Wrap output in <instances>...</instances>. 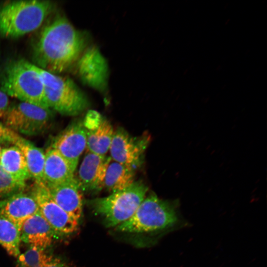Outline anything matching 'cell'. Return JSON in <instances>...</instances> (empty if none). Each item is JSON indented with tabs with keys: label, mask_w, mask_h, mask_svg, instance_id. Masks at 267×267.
Masks as SVG:
<instances>
[{
	"label": "cell",
	"mask_w": 267,
	"mask_h": 267,
	"mask_svg": "<svg viewBox=\"0 0 267 267\" xmlns=\"http://www.w3.org/2000/svg\"><path fill=\"white\" fill-rule=\"evenodd\" d=\"M89 42L88 34L57 16L44 27L35 44L36 65L54 74L65 72L73 67Z\"/></svg>",
	"instance_id": "1"
},
{
	"label": "cell",
	"mask_w": 267,
	"mask_h": 267,
	"mask_svg": "<svg viewBox=\"0 0 267 267\" xmlns=\"http://www.w3.org/2000/svg\"><path fill=\"white\" fill-rule=\"evenodd\" d=\"M178 199L165 200L151 193L143 199L134 215L115 227L133 233L170 232L188 225L181 216Z\"/></svg>",
	"instance_id": "2"
},
{
	"label": "cell",
	"mask_w": 267,
	"mask_h": 267,
	"mask_svg": "<svg viewBox=\"0 0 267 267\" xmlns=\"http://www.w3.org/2000/svg\"><path fill=\"white\" fill-rule=\"evenodd\" d=\"M54 8L49 0L10 1L0 8V35L18 38L38 29Z\"/></svg>",
	"instance_id": "3"
},
{
	"label": "cell",
	"mask_w": 267,
	"mask_h": 267,
	"mask_svg": "<svg viewBox=\"0 0 267 267\" xmlns=\"http://www.w3.org/2000/svg\"><path fill=\"white\" fill-rule=\"evenodd\" d=\"M34 68L43 81L48 108L62 115L74 116L89 106L88 96L72 80L47 71L35 64Z\"/></svg>",
	"instance_id": "4"
},
{
	"label": "cell",
	"mask_w": 267,
	"mask_h": 267,
	"mask_svg": "<svg viewBox=\"0 0 267 267\" xmlns=\"http://www.w3.org/2000/svg\"><path fill=\"white\" fill-rule=\"evenodd\" d=\"M148 187L140 180L126 189L104 197L87 201L93 212L101 216L106 226L116 227L129 220L143 200Z\"/></svg>",
	"instance_id": "5"
},
{
	"label": "cell",
	"mask_w": 267,
	"mask_h": 267,
	"mask_svg": "<svg viewBox=\"0 0 267 267\" xmlns=\"http://www.w3.org/2000/svg\"><path fill=\"white\" fill-rule=\"evenodd\" d=\"M1 90L8 96L22 102L49 108L43 81L35 70L34 64L25 60H17L8 65Z\"/></svg>",
	"instance_id": "6"
},
{
	"label": "cell",
	"mask_w": 267,
	"mask_h": 267,
	"mask_svg": "<svg viewBox=\"0 0 267 267\" xmlns=\"http://www.w3.org/2000/svg\"><path fill=\"white\" fill-rule=\"evenodd\" d=\"M51 118L49 108L21 101L10 105L3 118L5 126L17 133L35 135L47 130Z\"/></svg>",
	"instance_id": "7"
},
{
	"label": "cell",
	"mask_w": 267,
	"mask_h": 267,
	"mask_svg": "<svg viewBox=\"0 0 267 267\" xmlns=\"http://www.w3.org/2000/svg\"><path fill=\"white\" fill-rule=\"evenodd\" d=\"M31 194L36 201L40 213L58 237L69 235L78 230L79 221L53 201L43 181L35 182Z\"/></svg>",
	"instance_id": "8"
},
{
	"label": "cell",
	"mask_w": 267,
	"mask_h": 267,
	"mask_svg": "<svg viewBox=\"0 0 267 267\" xmlns=\"http://www.w3.org/2000/svg\"><path fill=\"white\" fill-rule=\"evenodd\" d=\"M73 68L83 84L101 93L107 91L108 65L96 45L90 44L81 54Z\"/></svg>",
	"instance_id": "9"
},
{
	"label": "cell",
	"mask_w": 267,
	"mask_h": 267,
	"mask_svg": "<svg viewBox=\"0 0 267 267\" xmlns=\"http://www.w3.org/2000/svg\"><path fill=\"white\" fill-rule=\"evenodd\" d=\"M150 139L148 134L134 137L123 128H119L114 132L110 157L112 160L135 170L142 162Z\"/></svg>",
	"instance_id": "10"
},
{
	"label": "cell",
	"mask_w": 267,
	"mask_h": 267,
	"mask_svg": "<svg viewBox=\"0 0 267 267\" xmlns=\"http://www.w3.org/2000/svg\"><path fill=\"white\" fill-rule=\"evenodd\" d=\"M87 134L83 120H77L57 135L50 146L60 154L74 173L79 158L86 148Z\"/></svg>",
	"instance_id": "11"
},
{
	"label": "cell",
	"mask_w": 267,
	"mask_h": 267,
	"mask_svg": "<svg viewBox=\"0 0 267 267\" xmlns=\"http://www.w3.org/2000/svg\"><path fill=\"white\" fill-rule=\"evenodd\" d=\"M111 159L106 155L86 153L75 178L82 191L97 192L103 188L106 169Z\"/></svg>",
	"instance_id": "12"
},
{
	"label": "cell",
	"mask_w": 267,
	"mask_h": 267,
	"mask_svg": "<svg viewBox=\"0 0 267 267\" xmlns=\"http://www.w3.org/2000/svg\"><path fill=\"white\" fill-rule=\"evenodd\" d=\"M20 235L21 242L44 250L58 237L39 211L23 222Z\"/></svg>",
	"instance_id": "13"
},
{
	"label": "cell",
	"mask_w": 267,
	"mask_h": 267,
	"mask_svg": "<svg viewBox=\"0 0 267 267\" xmlns=\"http://www.w3.org/2000/svg\"><path fill=\"white\" fill-rule=\"evenodd\" d=\"M46 187L53 201L69 215L79 221L83 214V199L82 191L76 178L61 184Z\"/></svg>",
	"instance_id": "14"
},
{
	"label": "cell",
	"mask_w": 267,
	"mask_h": 267,
	"mask_svg": "<svg viewBox=\"0 0 267 267\" xmlns=\"http://www.w3.org/2000/svg\"><path fill=\"white\" fill-rule=\"evenodd\" d=\"M39 211L31 194L20 192L0 201V215L11 221L19 230L23 222Z\"/></svg>",
	"instance_id": "15"
},
{
	"label": "cell",
	"mask_w": 267,
	"mask_h": 267,
	"mask_svg": "<svg viewBox=\"0 0 267 267\" xmlns=\"http://www.w3.org/2000/svg\"><path fill=\"white\" fill-rule=\"evenodd\" d=\"M74 172L60 154L50 147L45 153L43 182L46 186L61 184L75 178Z\"/></svg>",
	"instance_id": "16"
},
{
	"label": "cell",
	"mask_w": 267,
	"mask_h": 267,
	"mask_svg": "<svg viewBox=\"0 0 267 267\" xmlns=\"http://www.w3.org/2000/svg\"><path fill=\"white\" fill-rule=\"evenodd\" d=\"M134 170L111 159L106 169L103 188L112 193L126 189L134 182Z\"/></svg>",
	"instance_id": "17"
},
{
	"label": "cell",
	"mask_w": 267,
	"mask_h": 267,
	"mask_svg": "<svg viewBox=\"0 0 267 267\" xmlns=\"http://www.w3.org/2000/svg\"><path fill=\"white\" fill-rule=\"evenodd\" d=\"M114 132L110 123L102 117L96 127L87 130L86 148L88 152L105 156L109 150Z\"/></svg>",
	"instance_id": "18"
},
{
	"label": "cell",
	"mask_w": 267,
	"mask_h": 267,
	"mask_svg": "<svg viewBox=\"0 0 267 267\" xmlns=\"http://www.w3.org/2000/svg\"><path fill=\"white\" fill-rule=\"evenodd\" d=\"M0 166L6 173L19 180L26 182L30 178L24 156L17 146L2 148Z\"/></svg>",
	"instance_id": "19"
},
{
	"label": "cell",
	"mask_w": 267,
	"mask_h": 267,
	"mask_svg": "<svg viewBox=\"0 0 267 267\" xmlns=\"http://www.w3.org/2000/svg\"><path fill=\"white\" fill-rule=\"evenodd\" d=\"M22 152L30 178L35 181H43L45 153L42 149L22 138L16 143Z\"/></svg>",
	"instance_id": "20"
},
{
	"label": "cell",
	"mask_w": 267,
	"mask_h": 267,
	"mask_svg": "<svg viewBox=\"0 0 267 267\" xmlns=\"http://www.w3.org/2000/svg\"><path fill=\"white\" fill-rule=\"evenodd\" d=\"M21 242L18 227L11 221L0 215V245L9 255L17 258L21 253Z\"/></svg>",
	"instance_id": "21"
},
{
	"label": "cell",
	"mask_w": 267,
	"mask_h": 267,
	"mask_svg": "<svg viewBox=\"0 0 267 267\" xmlns=\"http://www.w3.org/2000/svg\"><path fill=\"white\" fill-rule=\"evenodd\" d=\"M52 257L47 254L45 250L30 246L17 257V267H42L48 262Z\"/></svg>",
	"instance_id": "22"
},
{
	"label": "cell",
	"mask_w": 267,
	"mask_h": 267,
	"mask_svg": "<svg viewBox=\"0 0 267 267\" xmlns=\"http://www.w3.org/2000/svg\"><path fill=\"white\" fill-rule=\"evenodd\" d=\"M25 186V182L14 178L0 166V197H7L23 192Z\"/></svg>",
	"instance_id": "23"
},
{
	"label": "cell",
	"mask_w": 267,
	"mask_h": 267,
	"mask_svg": "<svg viewBox=\"0 0 267 267\" xmlns=\"http://www.w3.org/2000/svg\"><path fill=\"white\" fill-rule=\"evenodd\" d=\"M21 138L22 137L16 132L0 123V143L15 145Z\"/></svg>",
	"instance_id": "24"
},
{
	"label": "cell",
	"mask_w": 267,
	"mask_h": 267,
	"mask_svg": "<svg viewBox=\"0 0 267 267\" xmlns=\"http://www.w3.org/2000/svg\"><path fill=\"white\" fill-rule=\"evenodd\" d=\"M9 106L8 96L2 90H0V118L4 117Z\"/></svg>",
	"instance_id": "25"
},
{
	"label": "cell",
	"mask_w": 267,
	"mask_h": 267,
	"mask_svg": "<svg viewBox=\"0 0 267 267\" xmlns=\"http://www.w3.org/2000/svg\"><path fill=\"white\" fill-rule=\"evenodd\" d=\"M42 267H73L68 263L58 257H52V259Z\"/></svg>",
	"instance_id": "26"
},
{
	"label": "cell",
	"mask_w": 267,
	"mask_h": 267,
	"mask_svg": "<svg viewBox=\"0 0 267 267\" xmlns=\"http://www.w3.org/2000/svg\"><path fill=\"white\" fill-rule=\"evenodd\" d=\"M1 149H2V148H1V147L0 146V152H1Z\"/></svg>",
	"instance_id": "27"
}]
</instances>
